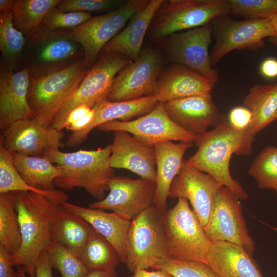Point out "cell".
Segmentation results:
<instances>
[{"label":"cell","mask_w":277,"mask_h":277,"mask_svg":"<svg viewBox=\"0 0 277 277\" xmlns=\"http://www.w3.org/2000/svg\"><path fill=\"white\" fill-rule=\"evenodd\" d=\"M111 144L96 150H79L64 152L59 149L48 152L44 157L56 163L61 171L54 185L64 190L82 188L98 200L105 197L108 184L115 177L110 165Z\"/></svg>","instance_id":"cell-3"},{"label":"cell","mask_w":277,"mask_h":277,"mask_svg":"<svg viewBox=\"0 0 277 277\" xmlns=\"http://www.w3.org/2000/svg\"><path fill=\"white\" fill-rule=\"evenodd\" d=\"M26 38L24 67L29 69L30 78L62 70L84 58V49L70 30L41 27Z\"/></svg>","instance_id":"cell-4"},{"label":"cell","mask_w":277,"mask_h":277,"mask_svg":"<svg viewBox=\"0 0 277 277\" xmlns=\"http://www.w3.org/2000/svg\"><path fill=\"white\" fill-rule=\"evenodd\" d=\"M132 61L119 53L100 54L88 69L74 93L55 115L51 126L62 131L73 109L82 105L93 108L98 102L107 98L117 74Z\"/></svg>","instance_id":"cell-9"},{"label":"cell","mask_w":277,"mask_h":277,"mask_svg":"<svg viewBox=\"0 0 277 277\" xmlns=\"http://www.w3.org/2000/svg\"><path fill=\"white\" fill-rule=\"evenodd\" d=\"M92 17L84 12H64L57 6L52 8L43 19L42 27L50 30H71Z\"/></svg>","instance_id":"cell-39"},{"label":"cell","mask_w":277,"mask_h":277,"mask_svg":"<svg viewBox=\"0 0 277 277\" xmlns=\"http://www.w3.org/2000/svg\"><path fill=\"white\" fill-rule=\"evenodd\" d=\"M132 277H173L169 273L161 270L148 271L147 269H141L134 271Z\"/></svg>","instance_id":"cell-48"},{"label":"cell","mask_w":277,"mask_h":277,"mask_svg":"<svg viewBox=\"0 0 277 277\" xmlns=\"http://www.w3.org/2000/svg\"><path fill=\"white\" fill-rule=\"evenodd\" d=\"M92 110L89 106L82 105L73 109L68 114L65 124V128L89 114Z\"/></svg>","instance_id":"cell-45"},{"label":"cell","mask_w":277,"mask_h":277,"mask_svg":"<svg viewBox=\"0 0 277 277\" xmlns=\"http://www.w3.org/2000/svg\"><path fill=\"white\" fill-rule=\"evenodd\" d=\"M163 213L153 205L131 221L125 262L130 271L155 269L171 259L163 229Z\"/></svg>","instance_id":"cell-5"},{"label":"cell","mask_w":277,"mask_h":277,"mask_svg":"<svg viewBox=\"0 0 277 277\" xmlns=\"http://www.w3.org/2000/svg\"><path fill=\"white\" fill-rule=\"evenodd\" d=\"M60 0H15L13 22L15 27L26 37L42 27L48 12L57 6Z\"/></svg>","instance_id":"cell-33"},{"label":"cell","mask_w":277,"mask_h":277,"mask_svg":"<svg viewBox=\"0 0 277 277\" xmlns=\"http://www.w3.org/2000/svg\"><path fill=\"white\" fill-rule=\"evenodd\" d=\"M203 229L211 242L238 245L251 256L255 252V242L248 232L240 199L225 186L217 192L209 220Z\"/></svg>","instance_id":"cell-12"},{"label":"cell","mask_w":277,"mask_h":277,"mask_svg":"<svg viewBox=\"0 0 277 277\" xmlns=\"http://www.w3.org/2000/svg\"><path fill=\"white\" fill-rule=\"evenodd\" d=\"M16 195L22 244L10 260L13 266L22 267L28 277H35L38 260L52 241V222L61 205L32 192H17Z\"/></svg>","instance_id":"cell-2"},{"label":"cell","mask_w":277,"mask_h":277,"mask_svg":"<svg viewBox=\"0 0 277 277\" xmlns=\"http://www.w3.org/2000/svg\"><path fill=\"white\" fill-rule=\"evenodd\" d=\"M30 82L29 70L24 67L17 72L8 70L1 62L0 128L3 131L14 122L33 118L28 102Z\"/></svg>","instance_id":"cell-19"},{"label":"cell","mask_w":277,"mask_h":277,"mask_svg":"<svg viewBox=\"0 0 277 277\" xmlns=\"http://www.w3.org/2000/svg\"><path fill=\"white\" fill-rule=\"evenodd\" d=\"M10 192H32L41 194L61 205L68 195L62 190H45L33 187L22 177L14 166L12 152L0 145V194Z\"/></svg>","instance_id":"cell-32"},{"label":"cell","mask_w":277,"mask_h":277,"mask_svg":"<svg viewBox=\"0 0 277 277\" xmlns=\"http://www.w3.org/2000/svg\"><path fill=\"white\" fill-rule=\"evenodd\" d=\"M121 0H60L57 7L64 12H111L123 5Z\"/></svg>","instance_id":"cell-41"},{"label":"cell","mask_w":277,"mask_h":277,"mask_svg":"<svg viewBox=\"0 0 277 277\" xmlns=\"http://www.w3.org/2000/svg\"><path fill=\"white\" fill-rule=\"evenodd\" d=\"M110 165L113 168L125 169L141 178L156 182V159L154 147L146 146L129 133L114 132Z\"/></svg>","instance_id":"cell-22"},{"label":"cell","mask_w":277,"mask_h":277,"mask_svg":"<svg viewBox=\"0 0 277 277\" xmlns=\"http://www.w3.org/2000/svg\"><path fill=\"white\" fill-rule=\"evenodd\" d=\"M230 13L229 0H163L149 28V36L154 41Z\"/></svg>","instance_id":"cell-8"},{"label":"cell","mask_w":277,"mask_h":277,"mask_svg":"<svg viewBox=\"0 0 277 277\" xmlns=\"http://www.w3.org/2000/svg\"><path fill=\"white\" fill-rule=\"evenodd\" d=\"M163 61L156 48H144L136 60L126 65L117 74L107 99L118 102L154 95Z\"/></svg>","instance_id":"cell-14"},{"label":"cell","mask_w":277,"mask_h":277,"mask_svg":"<svg viewBox=\"0 0 277 277\" xmlns=\"http://www.w3.org/2000/svg\"><path fill=\"white\" fill-rule=\"evenodd\" d=\"M0 277H18L17 272L13 269L10 255L0 247Z\"/></svg>","instance_id":"cell-44"},{"label":"cell","mask_w":277,"mask_h":277,"mask_svg":"<svg viewBox=\"0 0 277 277\" xmlns=\"http://www.w3.org/2000/svg\"><path fill=\"white\" fill-rule=\"evenodd\" d=\"M78 256L88 271L115 270L120 261L113 247L96 231L87 241Z\"/></svg>","instance_id":"cell-35"},{"label":"cell","mask_w":277,"mask_h":277,"mask_svg":"<svg viewBox=\"0 0 277 277\" xmlns=\"http://www.w3.org/2000/svg\"><path fill=\"white\" fill-rule=\"evenodd\" d=\"M162 2L150 0L143 9L130 18L126 27L104 46L100 54L119 53L136 60L142 50L146 32Z\"/></svg>","instance_id":"cell-26"},{"label":"cell","mask_w":277,"mask_h":277,"mask_svg":"<svg viewBox=\"0 0 277 277\" xmlns=\"http://www.w3.org/2000/svg\"><path fill=\"white\" fill-rule=\"evenodd\" d=\"M205 263L219 277H264L252 256L240 246L230 242H211Z\"/></svg>","instance_id":"cell-24"},{"label":"cell","mask_w":277,"mask_h":277,"mask_svg":"<svg viewBox=\"0 0 277 277\" xmlns=\"http://www.w3.org/2000/svg\"><path fill=\"white\" fill-rule=\"evenodd\" d=\"M150 0H128L119 8L90 19L70 30L84 51L89 69L97 60L104 46L115 37L126 23L143 9Z\"/></svg>","instance_id":"cell-11"},{"label":"cell","mask_w":277,"mask_h":277,"mask_svg":"<svg viewBox=\"0 0 277 277\" xmlns=\"http://www.w3.org/2000/svg\"><path fill=\"white\" fill-rule=\"evenodd\" d=\"M213 34L212 23L188 29L154 42L175 64L187 67L216 83L218 73L210 62L209 47Z\"/></svg>","instance_id":"cell-10"},{"label":"cell","mask_w":277,"mask_h":277,"mask_svg":"<svg viewBox=\"0 0 277 277\" xmlns=\"http://www.w3.org/2000/svg\"><path fill=\"white\" fill-rule=\"evenodd\" d=\"M94 115V112L92 111L87 115L81 118L74 123H72L66 129L72 132H80L86 129L91 124Z\"/></svg>","instance_id":"cell-47"},{"label":"cell","mask_w":277,"mask_h":277,"mask_svg":"<svg viewBox=\"0 0 277 277\" xmlns=\"http://www.w3.org/2000/svg\"><path fill=\"white\" fill-rule=\"evenodd\" d=\"M225 17L215 21L213 26L215 42L210 53L212 67L233 50L256 51L264 47L265 38L276 36L270 18L237 21Z\"/></svg>","instance_id":"cell-13"},{"label":"cell","mask_w":277,"mask_h":277,"mask_svg":"<svg viewBox=\"0 0 277 277\" xmlns=\"http://www.w3.org/2000/svg\"><path fill=\"white\" fill-rule=\"evenodd\" d=\"M12 154L15 167L27 184L45 190L55 189L54 181L61 173L57 165L46 157L26 156L15 152Z\"/></svg>","instance_id":"cell-31"},{"label":"cell","mask_w":277,"mask_h":277,"mask_svg":"<svg viewBox=\"0 0 277 277\" xmlns=\"http://www.w3.org/2000/svg\"><path fill=\"white\" fill-rule=\"evenodd\" d=\"M162 223L171 259L205 263L211 242L185 198L162 215Z\"/></svg>","instance_id":"cell-7"},{"label":"cell","mask_w":277,"mask_h":277,"mask_svg":"<svg viewBox=\"0 0 277 277\" xmlns=\"http://www.w3.org/2000/svg\"><path fill=\"white\" fill-rule=\"evenodd\" d=\"M2 132L0 145L8 151L26 156L44 157L64 146L62 131L44 127L34 118L17 121Z\"/></svg>","instance_id":"cell-17"},{"label":"cell","mask_w":277,"mask_h":277,"mask_svg":"<svg viewBox=\"0 0 277 277\" xmlns=\"http://www.w3.org/2000/svg\"><path fill=\"white\" fill-rule=\"evenodd\" d=\"M97 129L105 132H127L144 145L151 147L167 141L194 142L196 136L170 119L163 102H159L150 112L145 115L127 121L108 122L100 125Z\"/></svg>","instance_id":"cell-15"},{"label":"cell","mask_w":277,"mask_h":277,"mask_svg":"<svg viewBox=\"0 0 277 277\" xmlns=\"http://www.w3.org/2000/svg\"><path fill=\"white\" fill-rule=\"evenodd\" d=\"M222 186L212 176L199 171L184 160L171 185L169 197L189 201L204 228L209 220L215 195Z\"/></svg>","instance_id":"cell-18"},{"label":"cell","mask_w":277,"mask_h":277,"mask_svg":"<svg viewBox=\"0 0 277 277\" xmlns=\"http://www.w3.org/2000/svg\"><path fill=\"white\" fill-rule=\"evenodd\" d=\"M243 103L252 112V118L248 129L255 137L277 120V83L253 85L244 98Z\"/></svg>","instance_id":"cell-29"},{"label":"cell","mask_w":277,"mask_h":277,"mask_svg":"<svg viewBox=\"0 0 277 277\" xmlns=\"http://www.w3.org/2000/svg\"><path fill=\"white\" fill-rule=\"evenodd\" d=\"M61 205L89 223L113 247L120 261L125 263L126 238L131 221L113 212L108 213L100 209L84 207L68 201Z\"/></svg>","instance_id":"cell-27"},{"label":"cell","mask_w":277,"mask_h":277,"mask_svg":"<svg viewBox=\"0 0 277 277\" xmlns=\"http://www.w3.org/2000/svg\"><path fill=\"white\" fill-rule=\"evenodd\" d=\"M270 21L273 31L277 36V13L270 18Z\"/></svg>","instance_id":"cell-51"},{"label":"cell","mask_w":277,"mask_h":277,"mask_svg":"<svg viewBox=\"0 0 277 277\" xmlns=\"http://www.w3.org/2000/svg\"><path fill=\"white\" fill-rule=\"evenodd\" d=\"M16 198L14 192L0 194V247L10 255L15 254L22 244Z\"/></svg>","instance_id":"cell-34"},{"label":"cell","mask_w":277,"mask_h":277,"mask_svg":"<svg viewBox=\"0 0 277 277\" xmlns=\"http://www.w3.org/2000/svg\"><path fill=\"white\" fill-rule=\"evenodd\" d=\"M155 270L164 271L173 277H219L206 263L170 259Z\"/></svg>","instance_id":"cell-40"},{"label":"cell","mask_w":277,"mask_h":277,"mask_svg":"<svg viewBox=\"0 0 277 277\" xmlns=\"http://www.w3.org/2000/svg\"><path fill=\"white\" fill-rule=\"evenodd\" d=\"M215 83L185 66L174 64L162 70L154 95L159 102L210 95Z\"/></svg>","instance_id":"cell-21"},{"label":"cell","mask_w":277,"mask_h":277,"mask_svg":"<svg viewBox=\"0 0 277 277\" xmlns=\"http://www.w3.org/2000/svg\"><path fill=\"white\" fill-rule=\"evenodd\" d=\"M85 277H117L115 270H93L88 271Z\"/></svg>","instance_id":"cell-49"},{"label":"cell","mask_w":277,"mask_h":277,"mask_svg":"<svg viewBox=\"0 0 277 277\" xmlns=\"http://www.w3.org/2000/svg\"><path fill=\"white\" fill-rule=\"evenodd\" d=\"M254 139L248 128L244 130L235 128L226 116L214 129L196 135L194 142L197 151L185 161L199 171L212 176L240 200H246L248 195L231 176L229 164L233 154H250Z\"/></svg>","instance_id":"cell-1"},{"label":"cell","mask_w":277,"mask_h":277,"mask_svg":"<svg viewBox=\"0 0 277 277\" xmlns=\"http://www.w3.org/2000/svg\"><path fill=\"white\" fill-rule=\"evenodd\" d=\"M159 101L154 95L136 100L113 102L106 98L98 102L92 108L94 117L90 125L80 132H72L66 141L68 147H75L81 144L89 133L100 125L112 121H127L150 112Z\"/></svg>","instance_id":"cell-23"},{"label":"cell","mask_w":277,"mask_h":277,"mask_svg":"<svg viewBox=\"0 0 277 277\" xmlns=\"http://www.w3.org/2000/svg\"><path fill=\"white\" fill-rule=\"evenodd\" d=\"M26 45V37L13 24L12 10L1 13V62L8 70L17 72L23 68Z\"/></svg>","instance_id":"cell-30"},{"label":"cell","mask_w":277,"mask_h":277,"mask_svg":"<svg viewBox=\"0 0 277 277\" xmlns=\"http://www.w3.org/2000/svg\"><path fill=\"white\" fill-rule=\"evenodd\" d=\"M53 268L62 277H85L88 270L78 255L52 241L46 249Z\"/></svg>","instance_id":"cell-37"},{"label":"cell","mask_w":277,"mask_h":277,"mask_svg":"<svg viewBox=\"0 0 277 277\" xmlns=\"http://www.w3.org/2000/svg\"><path fill=\"white\" fill-rule=\"evenodd\" d=\"M192 146L193 142L174 143L167 141L154 146L156 159V180L153 205L162 213L167 210L170 188L180 171L184 155Z\"/></svg>","instance_id":"cell-25"},{"label":"cell","mask_w":277,"mask_h":277,"mask_svg":"<svg viewBox=\"0 0 277 277\" xmlns=\"http://www.w3.org/2000/svg\"><path fill=\"white\" fill-rule=\"evenodd\" d=\"M163 105L171 120L196 135L207 131L211 126H216L226 116L219 113L211 95L175 100Z\"/></svg>","instance_id":"cell-20"},{"label":"cell","mask_w":277,"mask_h":277,"mask_svg":"<svg viewBox=\"0 0 277 277\" xmlns=\"http://www.w3.org/2000/svg\"><path fill=\"white\" fill-rule=\"evenodd\" d=\"M248 174L255 179L259 189H271L277 193V147L264 148L253 161Z\"/></svg>","instance_id":"cell-36"},{"label":"cell","mask_w":277,"mask_h":277,"mask_svg":"<svg viewBox=\"0 0 277 277\" xmlns=\"http://www.w3.org/2000/svg\"><path fill=\"white\" fill-rule=\"evenodd\" d=\"M252 118L251 110L245 106H237L231 109L228 120L231 125L238 130L248 127Z\"/></svg>","instance_id":"cell-42"},{"label":"cell","mask_w":277,"mask_h":277,"mask_svg":"<svg viewBox=\"0 0 277 277\" xmlns=\"http://www.w3.org/2000/svg\"><path fill=\"white\" fill-rule=\"evenodd\" d=\"M109 192L89 207L109 210L122 217L132 220L153 205L156 182L142 178L115 176L109 183Z\"/></svg>","instance_id":"cell-16"},{"label":"cell","mask_w":277,"mask_h":277,"mask_svg":"<svg viewBox=\"0 0 277 277\" xmlns=\"http://www.w3.org/2000/svg\"><path fill=\"white\" fill-rule=\"evenodd\" d=\"M88 69L83 58L62 70L30 78L27 98L33 118L44 127H50L55 115L74 93Z\"/></svg>","instance_id":"cell-6"},{"label":"cell","mask_w":277,"mask_h":277,"mask_svg":"<svg viewBox=\"0 0 277 277\" xmlns=\"http://www.w3.org/2000/svg\"><path fill=\"white\" fill-rule=\"evenodd\" d=\"M260 72L267 78L277 77V60L273 58L265 60L260 66Z\"/></svg>","instance_id":"cell-46"},{"label":"cell","mask_w":277,"mask_h":277,"mask_svg":"<svg viewBox=\"0 0 277 277\" xmlns=\"http://www.w3.org/2000/svg\"><path fill=\"white\" fill-rule=\"evenodd\" d=\"M15 0H0V12L13 10Z\"/></svg>","instance_id":"cell-50"},{"label":"cell","mask_w":277,"mask_h":277,"mask_svg":"<svg viewBox=\"0 0 277 277\" xmlns=\"http://www.w3.org/2000/svg\"><path fill=\"white\" fill-rule=\"evenodd\" d=\"M230 13L247 19L270 18L277 13V0H229Z\"/></svg>","instance_id":"cell-38"},{"label":"cell","mask_w":277,"mask_h":277,"mask_svg":"<svg viewBox=\"0 0 277 277\" xmlns=\"http://www.w3.org/2000/svg\"><path fill=\"white\" fill-rule=\"evenodd\" d=\"M52 265L51 263L46 249L41 254L36 266L35 277H53L52 274ZM18 277H27L23 268H18Z\"/></svg>","instance_id":"cell-43"},{"label":"cell","mask_w":277,"mask_h":277,"mask_svg":"<svg viewBox=\"0 0 277 277\" xmlns=\"http://www.w3.org/2000/svg\"><path fill=\"white\" fill-rule=\"evenodd\" d=\"M95 231L84 219L61 205L52 222V241L78 255Z\"/></svg>","instance_id":"cell-28"},{"label":"cell","mask_w":277,"mask_h":277,"mask_svg":"<svg viewBox=\"0 0 277 277\" xmlns=\"http://www.w3.org/2000/svg\"><path fill=\"white\" fill-rule=\"evenodd\" d=\"M270 41L274 44H277V36L270 38Z\"/></svg>","instance_id":"cell-52"}]
</instances>
